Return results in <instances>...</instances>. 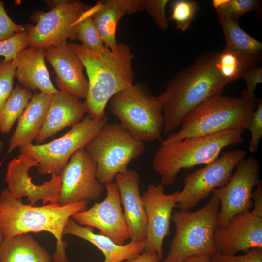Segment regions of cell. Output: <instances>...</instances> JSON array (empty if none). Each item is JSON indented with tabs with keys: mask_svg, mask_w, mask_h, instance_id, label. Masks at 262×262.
Returning <instances> with one entry per match:
<instances>
[{
	"mask_svg": "<svg viewBox=\"0 0 262 262\" xmlns=\"http://www.w3.org/2000/svg\"><path fill=\"white\" fill-rule=\"evenodd\" d=\"M69 45L88 75V91L84 102L86 113L94 120H101L106 116L105 108L112 97L133 84L134 54L124 43L100 51L91 50L81 44Z\"/></svg>",
	"mask_w": 262,
	"mask_h": 262,
	"instance_id": "6da1fadb",
	"label": "cell"
},
{
	"mask_svg": "<svg viewBox=\"0 0 262 262\" xmlns=\"http://www.w3.org/2000/svg\"><path fill=\"white\" fill-rule=\"evenodd\" d=\"M216 53L199 57L169 80L165 90L156 96L162 108L163 135L171 134L198 105L222 94L228 82L217 68Z\"/></svg>",
	"mask_w": 262,
	"mask_h": 262,
	"instance_id": "7a4b0ae2",
	"label": "cell"
},
{
	"mask_svg": "<svg viewBox=\"0 0 262 262\" xmlns=\"http://www.w3.org/2000/svg\"><path fill=\"white\" fill-rule=\"evenodd\" d=\"M88 202L33 206L23 204L6 188L0 194V232L3 239L29 232H49L56 240V250L51 256L53 261L68 262L66 254L67 244L62 240L63 229L74 214L87 209Z\"/></svg>",
	"mask_w": 262,
	"mask_h": 262,
	"instance_id": "3957f363",
	"label": "cell"
},
{
	"mask_svg": "<svg viewBox=\"0 0 262 262\" xmlns=\"http://www.w3.org/2000/svg\"><path fill=\"white\" fill-rule=\"evenodd\" d=\"M244 130L231 128L207 135L161 143L152 159V167L164 186L172 185L182 169L215 161L223 148L244 140Z\"/></svg>",
	"mask_w": 262,
	"mask_h": 262,
	"instance_id": "277c9868",
	"label": "cell"
},
{
	"mask_svg": "<svg viewBox=\"0 0 262 262\" xmlns=\"http://www.w3.org/2000/svg\"><path fill=\"white\" fill-rule=\"evenodd\" d=\"M256 102L219 94L204 101L184 117L181 129L162 143L215 133L231 128L247 129Z\"/></svg>",
	"mask_w": 262,
	"mask_h": 262,
	"instance_id": "5b68a950",
	"label": "cell"
},
{
	"mask_svg": "<svg viewBox=\"0 0 262 262\" xmlns=\"http://www.w3.org/2000/svg\"><path fill=\"white\" fill-rule=\"evenodd\" d=\"M219 207V200L213 194L209 201L196 211L173 212L171 220L175 232L167 255L162 262H181L191 256L215 253L213 234Z\"/></svg>",
	"mask_w": 262,
	"mask_h": 262,
	"instance_id": "8992f818",
	"label": "cell"
},
{
	"mask_svg": "<svg viewBox=\"0 0 262 262\" xmlns=\"http://www.w3.org/2000/svg\"><path fill=\"white\" fill-rule=\"evenodd\" d=\"M111 112L120 124L137 139L153 141L162 134L161 105L146 85L137 83L120 91L110 100Z\"/></svg>",
	"mask_w": 262,
	"mask_h": 262,
	"instance_id": "52a82bcc",
	"label": "cell"
},
{
	"mask_svg": "<svg viewBox=\"0 0 262 262\" xmlns=\"http://www.w3.org/2000/svg\"><path fill=\"white\" fill-rule=\"evenodd\" d=\"M97 165V178L102 184L114 182L130 162L139 157L145 145L116 122H108L85 146Z\"/></svg>",
	"mask_w": 262,
	"mask_h": 262,
	"instance_id": "ba28073f",
	"label": "cell"
},
{
	"mask_svg": "<svg viewBox=\"0 0 262 262\" xmlns=\"http://www.w3.org/2000/svg\"><path fill=\"white\" fill-rule=\"evenodd\" d=\"M109 122L106 116L100 120L88 115L61 137L46 143H30L20 147V153L26 154L39 164L38 173L61 175L72 156L85 147Z\"/></svg>",
	"mask_w": 262,
	"mask_h": 262,
	"instance_id": "9c48e42d",
	"label": "cell"
},
{
	"mask_svg": "<svg viewBox=\"0 0 262 262\" xmlns=\"http://www.w3.org/2000/svg\"><path fill=\"white\" fill-rule=\"evenodd\" d=\"M51 10L35 11L31 19L35 25H24L29 47L45 49L68 39H76V27L83 14L91 6L80 0H44Z\"/></svg>",
	"mask_w": 262,
	"mask_h": 262,
	"instance_id": "30bf717a",
	"label": "cell"
},
{
	"mask_svg": "<svg viewBox=\"0 0 262 262\" xmlns=\"http://www.w3.org/2000/svg\"><path fill=\"white\" fill-rule=\"evenodd\" d=\"M246 152L236 149L223 153L215 161L188 174L184 187L176 197L180 210H190L206 198L212 191L225 186L237 164L245 159Z\"/></svg>",
	"mask_w": 262,
	"mask_h": 262,
	"instance_id": "8fae6325",
	"label": "cell"
},
{
	"mask_svg": "<svg viewBox=\"0 0 262 262\" xmlns=\"http://www.w3.org/2000/svg\"><path fill=\"white\" fill-rule=\"evenodd\" d=\"M235 168L228 183L212 192L220 202L221 209L216 218V226L220 228L227 227L236 215L250 211L252 190L261 180L259 163L254 157L243 159Z\"/></svg>",
	"mask_w": 262,
	"mask_h": 262,
	"instance_id": "7c38bea8",
	"label": "cell"
},
{
	"mask_svg": "<svg viewBox=\"0 0 262 262\" xmlns=\"http://www.w3.org/2000/svg\"><path fill=\"white\" fill-rule=\"evenodd\" d=\"M97 165L85 147L77 151L61 174L57 203L66 206L99 199L104 188L97 178Z\"/></svg>",
	"mask_w": 262,
	"mask_h": 262,
	"instance_id": "4fadbf2b",
	"label": "cell"
},
{
	"mask_svg": "<svg viewBox=\"0 0 262 262\" xmlns=\"http://www.w3.org/2000/svg\"><path fill=\"white\" fill-rule=\"evenodd\" d=\"M106 196L99 203L88 209L74 214L72 219L79 225L95 228L99 233L123 245L130 239V232L124 218L118 187L115 182L105 184Z\"/></svg>",
	"mask_w": 262,
	"mask_h": 262,
	"instance_id": "5bb4252c",
	"label": "cell"
},
{
	"mask_svg": "<svg viewBox=\"0 0 262 262\" xmlns=\"http://www.w3.org/2000/svg\"><path fill=\"white\" fill-rule=\"evenodd\" d=\"M38 165L36 160L26 154L20 153L17 157L13 159L8 164L5 178L8 189L17 200L22 201V197L26 196L31 205L39 200H42L43 204L48 202L57 203L60 197L61 176L51 174L50 180L42 184H34L29 171Z\"/></svg>",
	"mask_w": 262,
	"mask_h": 262,
	"instance_id": "9a60e30c",
	"label": "cell"
},
{
	"mask_svg": "<svg viewBox=\"0 0 262 262\" xmlns=\"http://www.w3.org/2000/svg\"><path fill=\"white\" fill-rule=\"evenodd\" d=\"M179 192L167 194L161 183L150 184L141 196L147 220L145 250L156 253L162 260L164 239L170 233L173 210Z\"/></svg>",
	"mask_w": 262,
	"mask_h": 262,
	"instance_id": "2e32d148",
	"label": "cell"
},
{
	"mask_svg": "<svg viewBox=\"0 0 262 262\" xmlns=\"http://www.w3.org/2000/svg\"><path fill=\"white\" fill-rule=\"evenodd\" d=\"M213 242L215 252L224 254L262 248V218L250 212L238 214L225 228L216 227Z\"/></svg>",
	"mask_w": 262,
	"mask_h": 262,
	"instance_id": "e0dca14e",
	"label": "cell"
},
{
	"mask_svg": "<svg viewBox=\"0 0 262 262\" xmlns=\"http://www.w3.org/2000/svg\"><path fill=\"white\" fill-rule=\"evenodd\" d=\"M45 59L56 73L58 90L70 93L79 99H85L88 91V81L83 74L84 65L64 41L56 46L44 49Z\"/></svg>",
	"mask_w": 262,
	"mask_h": 262,
	"instance_id": "ac0fdd59",
	"label": "cell"
},
{
	"mask_svg": "<svg viewBox=\"0 0 262 262\" xmlns=\"http://www.w3.org/2000/svg\"><path fill=\"white\" fill-rule=\"evenodd\" d=\"M118 189L123 214L131 241H145L147 233V220L140 192V176L135 170L127 169L115 178Z\"/></svg>",
	"mask_w": 262,
	"mask_h": 262,
	"instance_id": "d6986e66",
	"label": "cell"
},
{
	"mask_svg": "<svg viewBox=\"0 0 262 262\" xmlns=\"http://www.w3.org/2000/svg\"><path fill=\"white\" fill-rule=\"evenodd\" d=\"M86 113L84 103L73 95L60 90L52 95L44 124L35 140L37 144L78 123Z\"/></svg>",
	"mask_w": 262,
	"mask_h": 262,
	"instance_id": "ffe728a7",
	"label": "cell"
},
{
	"mask_svg": "<svg viewBox=\"0 0 262 262\" xmlns=\"http://www.w3.org/2000/svg\"><path fill=\"white\" fill-rule=\"evenodd\" d=\"M15 61V77L22 87L51 95L59 91L51 81L43 49L26 48L19 53Z\"/></svg>",
	"mask_w": 262,
	"mask_h": 262,
	"instance_id": "44dd1931",
	"label": "cell"
},
{
	"mask_svg": "<svg viewBox=\"0 0 262 262\" xmlns=\"http://www.w3.org/2000/svg\"><path fill=\"white\" fill-rule=\"evenodd\" d=\"M143 0H104L92 7V17L106 48L117 45L116 30L121 18L143 11Z\"/></svg>",
	"mask_w": 262,
	"mask_h": 262,
	"instance_id": "7402d4cb",
	"label": "cell"
},
{
	"mask_svg": "<svg viewBox=\"0 0 262 262\" xmlns=\"http://www.w3.org/2000/svg\"><path fill=\"white\" fill-rule=\"evenodd\" d=\"M71 234L87 241L99 249L104 256L103 262H122L133 259L145 250V242H130L123 245L115 243L110 238L95 233L93 227L78 224L69 218L63 229V235Z\"/></svg>",
	"mask_w": 262,
	"mask_h": 262,
	"instance_id": "603a6c76",
	"label": "cell"
},
{
	"mask_svg": "<svg viewBox=\"0 0 262 262\" xmlns=\"http://www.w3.org/2000/svg\"><path fill=\"white\" fill-rule=\"evenodd\" d=\"M51 95L35 92L18 119L9 142V153L16 147L32 143L37 139L44 124Z\"/></svg>",
	"mask_w": 262,
	"mask_h": 262,
	"instance_id": "cb8c5ba5",
	"label": "cell"
},
{
	"mask_svg": "<svg viewBox=\"0 0 262 262\" xmlns=\"http://www.w3.org/2000/svg\"><path fill=\"white\" fill-rule=\"evenodd\" d=\"M52 257L33 237L21 234L0 244V262H52Z\"/></svg>",
	"mask_w": 262,
	"mask_h": 262,
	"instance_id": "d4e9b609",
	"label": "cell"
},
{
	"mask_svg": "<svg viewBox=\"0 0 262 262\" xmlns=\"http://www.w3.org/2000/svg\"><path fill=\"white\" fill-rule=\"evenodd\" d=\"M261 57L224 49L216 53L215 63L220 76L228 83L241 78L247 69L258 66Z\"/></svg>",
	"mask_w": 262,
	"mask_h": 262,
	"instance_id": "484cf974",
	"label": "cell"
},
{
	"mask_svg": "<svg viewBox=\"0 0 262 262\" xmlns=\"http://www.w3.org/2000/svg\"><path fill=\"white\" fill-rule=\"evenodd\" d=\"M218 20L226 39L224 49L261 56L262 43L243 30L238 22L228 17H218Z\"/></svg>",
	"mask_w": 262,
	"mask_h": 262,
	"instance_id": "4316f807",
	"label": "cell"
},
{
	"mask_svg": "<svg viewBox=\"0 0 262 262\" xmlns=\"http://www.w3.org/2000/svg\"><path fill=\"white\" fill-rule=\"evenodd\" d=\"M32 92L17 85L0 110V131L8 134L15 122L18 119L32 97Z\"/></svg>",
	"mask_w": 262,
	"mask_h": 262,
	"instance_id": "83f0119b",
	"label": "cell"
},
{
	"mask_svg": "<svg viewBox=\"0 0 262 262\" xmlns=\"http://www.w3.org/2000/svg\"><path fill=\"white\" fill-rule=\"evenodd\" d=\"M76 39L82 45L94 51H100L106 48L92 17V7L80 18L76 27Z\"/></svg>",
	"mask_w": 262,
	"mask_h": 262,
	"instance_id": "f1b7e54d",
	"label": "cell"
},
{
	"mask_svg": "<svg viewBox=\"0 0 262 262\" xmlns=\"http://www.w3.org/2000/svg\"><path fill=\"white\" fill-rule=\"evenodd\" d=\"M197 1L192 0H177L172 2L169 20L174 21L176 28L185 31L190 26L198 10Z\"/></svg>",
	"mask_w": 262,
	"mask_h": 262,
	"instance_id": "f546056e",
	"label": "cell"
},
{
	"mask_svg": "<svg viewBox=\"0 0 262 262\" xmlns=\"http://www.w3.org/2000/svg\"><path fill=\"white\" fill-rule=\"evenodd\" d=\"M261 1L258 0H228L216 10L218 17H228L238 22L244 14L259 9Z\"/></svg>",
	"mask_w": 262,
	"mask_h": 262,
	"instance_id": "4dcf8cb0",
	"label": "cell"
},
{
	"mask_svg": "<svg viewBox=\"0 0 262 262\" xmlns=\"http://www.w3.org/2000/svg\"><path fill=\"white\" fill-rule=\"evenodd\" d=\"M16 71L15 59L6 61L0 58V110L14 89Z\"/></svg>",
	"mask_w": 262,
	"mask_h": 262,
	"instance_id": "1f68e13d",
	"label": "cell"
},
{
	"mask_svg": "<svg viewBox=\"0 0 262 262\" xmlns=\"http://www.w3.org/2000/svg\"><path fill=\"white\" fill-rule=\"evenodd\" d=\"M28 47V35L25 31L0 41V56L4 57L6 61L15 60L19 53Z\"/></svg>",
	"mask_w": 262,
	"mask_h": 262,
	"instance_id": "d6a6232c",
	"label": "cell"
},
{
	"mask_svg": "<svg viewBox=\"0 0 262 262\" xmlns=\"http://www.w3.org/2000/svg\"><path fill=\"white\" fill-rule=\"evenodd\" d=\"M168 0H143V11L151 16L155 24L162 30H167L169 20L166 16V7Z\"/></svg>",
	"mask_w": 262,
	"mask_h": 262,
	"instance_id": "836d02e7",
	"label": "cell"
},
{
	"mask_svg": "<svg viewBox=\"0 0 262 262\" xmlns=\"http://www.w3.org/2000/svg\"><path fill=\"white\" fill-rule=\"evenodd\" d=\"M256 107L254 111L250 123L248 126L251 133V139L249 142V151L255 152L258 151L259 145L262 137V100L257 99Z\"/></svg>",
	"mask_w": 262,
	"mask_h": 262,
	"instance_id": "e575fe53",
	"label": "cell"
},
{
	"mask_svg": "<svg viewBox=\"0 0 262 262\" xmlns=\"http://www.w3.org/2000/svg\"><path fill=\"white\" fill-rule=\"evenodd\" d=\"M246 82L247 88L244 90L241 97L251 102H256L254 92L257 85L262 82V67L257 66L247 69L241 77Z\"/></svg>",
	"mask_w": 262,
	"mask_h": 262,
	"instance_id": "d590c367",
	"label": "cell"
},
{
	"mask_svg": "<svg viewBox=\"0 0 262 262\" xmlns=\"http://www.w3.org/2000/svg\"><path fill=\"white\" fill-rule=\"evenodd\" d=\"M210 262H262V248H253L241 255L215 252L210 256Z\"/></svg>",
	"mask_w": 262,
	"mask_h": 262,
	"instance_id": "8d00e7d4",
	"label": "cell"
},
{
	"mask_svg": "<svg viewBox=\"0 0 262 262\" xmlns=\"http://www.w3.org/2000/svg\"><path fill=\"white\" fill-rule=\"evenodd\" d=\"M25 31L24 25L16 24L11 19L5 10L4 2L0 0V41Z\"/></svg>",
	"mask_w": 262,
	"mask_h": 262,
	"instance_id": "74e56055",
	"label": "cell"
},
{
	"mask_svg": "<svg viewBox=\"0 0 262 262\" xmlns=\"http://www.w3.org/2000/svg\"><path fill=\"white\" fill-rule=\"evenodd\" d=\"M256 187V189L252 192L251 195L254 208L250 212L254 216L262 218V182L261 180Z\"/></svg>",
	"mask_w": 262,
	"mask_h": 262,
	"instance_id": "f35d334b",
	"label": "cell"
},
{
	"mask_svg": "<svg viewBox=\"0 0 262 262\" xmlns=\"http://www.w3.org/2000/svg\"><path fill=\"white\" fill-rule=\"evenodd\" d=\"M126 262H162L155 252L144 250L136 257Z\"/></svg>",
	"mask_w": 262,
	"mask_h": 262,
	"instance_id": "ab89813d",
	"label": "cell"
},
{
	"mask_svg": "<svg viewBox=\"0 0 262 262\" xmlns=\"http://www.w3.org/2000/svg\"><path fill=\"white\" fill-rule=\"evenodd\" d=\"M209 255H200L188 257L181 262H210Z\"/></svg>",
	"mask_w": 262,
	"mask_h": 262,
	"instance_id": "60d3db41",
	"label": "cell"
},
{
	"mask_svg": "<svg viewBox=\"0 0 262 262\" xmlns=\"http://www.w3.org/2000/svg\"><path fill=\"white\" fill-rule=\"evenodd\" d=\"M228 0H213L212 2V4L213 7L216 10L219 7H221L226 3Z\"/></svg>",
	"mask_w": 262,
	"mask_h": 262,
	"instance_id": "b9f144b4",
	"label": "cell"
},
{
	"mask_svg": "<svg viewBox=\"0 0 262 262\" xmlns=\"http://www.w3.org/2000/svg\"><path fill=\"white\" fill-rule=\"evenodd\" d=\"M3 147V142L0 139V153Z\"/></svg>",
	"mask_w": 262,
	"mask_h": 262,
	"instance_id": "7bdbcfd3",
	"label": "cell"
},
{
	"mask_svg": "<svg viewBox=\"0 0 262 262\" xmlns=\"http://www.w3.org/2000/svg\"><path fill=\"white\" fill-rule=\"evenodd\" d=\"M3 240V237H2L1 234L0 232V244L1 243V242Z\"/></svg>",
	"mask_w": 262,
	"mask_h": 262,
	"instance_id": "ee69618b",
	"label": "cell"
}]
</instances>
